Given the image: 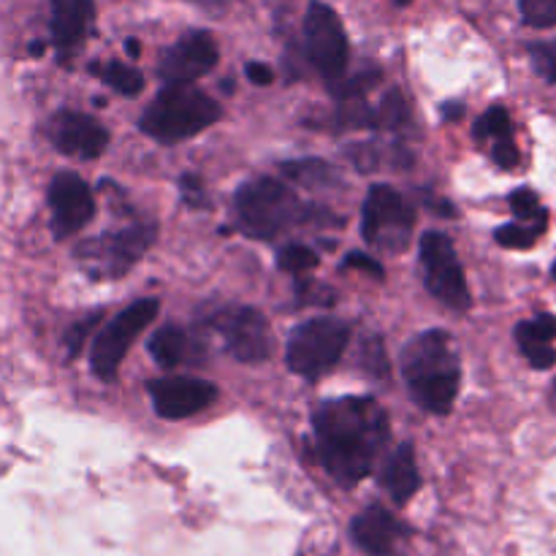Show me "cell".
Masks as SVG:
<instances>
[{
	"mask_svg": "<svg viewBox=\"0 0 556 556\" xmlns=\"http://www.w3.org/2000/svg\"><path fill=\"white\" fill-rule=\"evenodd\" d=\"M152 239H155V226H147V223H134V226H125L119 231H109L103 237L92 239V242L81 244L79 258L85 261L87 269L92 275L103 277H117L123 271H128L136 261L144 255V250L150 248Z\"/></svg>",
	"mask_w": 556,
	"mask_h": 556,
	"instance_id": "cell-9",
	"label": "cell"
},
{
	"mask_svg": "<svg viewBox=\"0 0 556 556\" xmlns=\"http://www.w3.org/2000/svg\"><path fill=\"white\" fill-rule=\"evenodd\" d=\"M286 177L296 179V182L307 185V188H318V185L334 182V168L324 161H291L282 163Z\"/></svg>",
	"mask_w": 556,
	"mask_h": 556,
	"instance_id": "cell-21",
	"label": "cell"
},
{
	"mask_svg": "<svg viewBox=\"0 0 556 556\" xmlns=\"http://www.w3.org/2000/svg\"><path fill=\"white\" fill-rule=\"evenodd\" d=\"M514 128H510V114L503 106H492L481 119L476 123V139H510Z\"/></svg>",
	"mask_w": 556,
	"mask_h": 556,
	"instance_id": "cell-23",
	"label": "cell"
},
{
	"mask_svg": "<svg viewBox=\"0 0 556 556\" xmlns=\"http://www.w3.org/2000/svg\"><path fill=\"white\" fill-rule=\"evenodd\" d=\"M383 486L396 505L410 503L413 494L421 486V476H418L413 445H400V448L389 456V462H386L383 467Z\"/></svg>",
	"mask_w": 556,
	"mask_h": 556,
	"instance_id": "cell-19",
	"label": "cell"
},
{
	"mask_svg": "<svg viewBox=\"0 0 556 556\" xmlns=\"http://www.w3.org/2000/svg\"><path fill=\"white\" fill-rule=\"evenodd\" d=\"M538 237H541V233H538L535 226H530V223H525V226H521V223H510V226H503L497 231V242L510 250L532 248V244L538 242Z\"/></svg>",
	"mask_w": 556,
	"mask_h": 556,
	"instance_id": "cell-28",
	"label": "cell"
},
{
	"mask_svg": "<svg viewBox=\"0 0 556 556\" xmlns=\"http://www.w3.org/2000/svg\"><path fill=\"white\" fill-rule=\"evenodd\" d=\"M244 74H248V79L253 81V85H261V87H269L271 81H275V71H271L266 63H248Z\"/></svg>",
	"mask_w": 556,
	"mask_h": 556,
	"instance_id": "cell-36",
	"label": "cell"
},
{
	"mask_svg": "<svg viewBox=\"0 0 556 556\" xmlns=\"http://www.w3.org/2000/svg\"><path fill=\"white\" fill-rule=\"evenodd\" d=\"M351 342V326L337 318H313L293 329L288 340V367L302 378L318 380L340 362Z\"/></svg>",
	"mask_w": 556,
	"mask_h": 556,
	"instance_id": "cell-5",
	"label": "cell"
},
{
	"mask_svg": "<svg viewBox=\"0 0 556 556\" xmlns=\"http://www.w3.org/2000/svg\"><path fill=\"white\" fill-rule=\"evenodd\" d=\"M157 309L161 304L155 299H139V302L130 304L128 309L117 315L101 334L96 337L92 342V353H90V364L92 372L98 375L101 380H112L117 375L119 364H123L125 353L130 351L136 337L147 329V326L155 320Z\"/></svg>",
	"mask_w": 556,
	"mask_h": 556,
	"instance_id": "cell-7",
	"label": "cell"
},
{
	"mask_svg": "<svg viewBox=\"0 0 556 556\" xmlns=\"http://www.w3.org/2000/svg\"><path fill=\"white\" fill-rule=\"evenodd\" d=\"M313 424L320 462L342 486L364 481L389 440V416L369 396L324 402L315 410Z\"/></svg>",
	"mask_w": 556,
	"mask_h": 556,
	"instance_id": "cell-1",
	"label": "cell"
},
{
	"mask_svg": "<svg viewBox=\"0 0 556 556\" xmlns=\"http://www.w3.org/2000/svg\"><path fill=\"white\" fill-rule=\"evenodd\" d=\"M494 161L503 168H514L519 163V150L514 144V136L510 139H497L494 141Z\"/></svg>",
	"mask_w": 556,
	"mask_h": 556,
	"instance_id": "cell-35",
	"label": "cell"
},
{
	"mask_svg": "<svg viewBox=\"0 0 556 556\" xmlns=\"http://www.w3.org/2000/svg\"><path fill=\"white\" fill-rule=\"evenodd\" d=\"M90 22L92 0H52V41L60 52L79 47Z\"/></svg>",
	"mask_w": 556,
	"mask_h": 556,
	"instance_id": "cell-17",
	"label": "cell"
},
{
	"mask_svg": "<svg viewBox=\"0 0 556 556\" xmlns=\"http://www.w3.org/2000/svg\"><path fill=\"white\" fill-rule=\"evenodd\" d=\"M421 266L427 291L451 309L470 307V288H467L465 269H462L451 239L440 231L424 233L421 239Z\"/></svg>",
	"mask_w": 556,
	"mask_h": 556,
	"instance_id": "cell-8",
	"label": "cell"
},
{
	"mask_svg": "<svg viewBox=\"0 0 556 556\" xmlns=\"http://www.w3.org/2000/svg\"><path fill=\"white\" fill-rule=\"evenodd\" d=\"M416 215L407 201L389 185H372L364 201L362 233L372 248L402 253L410 242Z\"/></svg>",
	"mask_w": 556,
	"mask_h": 556,
	"instance_id": "cell-6",
	"label": "cell"
},
{
	"mask_svg": "<svg viewBox=\"0 0 556 556\" xmlns=\"http://www.w3.org/2000/svg\"><path fill=\"white\" fill-rule=\"evenodd\" d=\"M556 337V318L554 315H538L535 320H525L516 326V342H519L521 353L530 358L535 369L554 367L556 353L552 340Z\"/></svg>",
	"mask_w": 556,
	"mask_h": 556,
	"instance_id": "cell-18",
	"label": "cell"
},
{
	"mask_svg": "<svg viewBox=\"0 0 556 556\" xmlns=\"http://www.w3.org/2000/svg\"><path fill=\"white\" fill-rule=\"evenodd\" d=\"M125 49H128V58H139V52H141V43L136 41V38H128V41H125Z\"/></svg>",
	"mask_w": 556,
	"mask_h": 556,
	"instance_id": "cell-38",
	"label": "cell"
},
{
	"mask_svg": "<svg viewBox=\"0 0 556 556\" xmlns=\"http://www.w3.org/2000/svg\"><path fill=\"white\" fill-rule=\"evenodd\" d=\"M364 367L372 375H386L389 372V358L383 356V348H380L378 340H372L364 351Z\"/></svg>",
	"mask_w": 556,
	"mask_h": 556,
	"instance_id": "cell-34",
	"label": "cell"
},
{
	"mask_svg": "<svg viewBox=\"0 0 556 556\" xmlns=\"http://www.w3.org/2000/svg\"><path fill=\"white\" fill-rule=\"evenodd\" d=\"M402 372L413 400L429 413L445 416L459 394V358L445 331H424L402 353Z\"/></svg>",
	"mask_w": 556,
	"mask_h": 556,
	"instance_id": "cell-2",
	"label": "cell"
},
{
	"mask_svg": "<svg viewBox=\"0 0 556 556\" xmlns=\"http://www.w3.org/2000/svg\"><path fill=\"white\" fill-rule=\"evenodd\" d=\"M351 535L356 546L369 556H391L407 538V527L383 505H369L353 519Z\"/></svg>",
	"mask_w": 556,
	"mask_h": 556,
	"instance_id": "cell-16",
	"label": "cell"
},
{
	"mask_svg": "<svg viewBox=\"0 0 556 556\" xmlns=\"http://www.w3.org/2000/svg\"><path fill=\"white\" fill-rule=\"evenodd\" d=\"M304 41H307V54L320 76L337 81L345 74L348 36L334 9H329L326 3H309L307 16H304Z\"/></svg>",
	"mask_w": 556,
	"mask_h": 556,
	"instance_id": "cell-10",
	"label": "cell"
},
{
	"mask_svg": "<svg viewBox=\"0 0 556 556\" xmlns=\"http://www.w3.org/2000/svg\"><path fill=\"white\" fill-rule=\"evenodd\" d=\"M413 0H396V5H410Z\"/></svg>",
	"mask_w": 556,
	"mask_h": 556,
	"instance_id": "cell-40",
	"label": "cell"
},
{
	"mask_svg": "<svg viewBox=\"0 0 556 556\" xmlns=\"http://www.w3.org/2000/svg\"><path fill=\"white\" fill-rule=\"evenodd\" d=\"M554 277H556V264H554Z\"/></svg>",
	"mask_w": 556,
	"mask_h": 556,
	"instance_id": "cell-42",
	"label": "cell"
},
{
	"mask_svg": "<svg viewBox=\"0 0 556 556\" xmlns=\"http://www.w3.org/2000/svg\"><path fill=\"white\" fill-rule=\"evenodd\" d=\"M179 188H182V199L188 201L190 206H195V210H204V206H210V199H206L204 185H201L199 177H193V174H185V177L179 179Z\"/></svg>",
	"mask_w": 556,
	"mask_h": 556,
	"instance_id": "cell-32",
	"label": "cell"
},
{
	"mask_svg": "<svg viewBox=\"0 0 556 556\" xmlns=\"http://www.w3.org/2000/svg\"><path fill=\"white\" fill-rule=\"evenodd\" d=\"M103 81H106L109 87H114V90L119 92V96H139L141 90H144V76H141V71H136L134 65H125V63H109L106 68H103Z\"/></svg>",
	"mask_w": 556,
	"mask_h": 556,
	"instance_id": "cell-22",
	"label": "cell"
},
{
	"mask_svg": "<svg viewBox=\"0 0 556 556\" xmlns=\"http://www.w3.org/2000/svg\"><path fill=\"white\" fill-rule=\"evenodd\" d=\"M554 402H556V380H554Z\"/></svg>",
	"mask_w": 556,
	"mask_h": 556,
	"instance_id": "cell-41",
	"label": "cell"
},
{
	"mask_svg": "<svg viewBox=\"0 0 556 556\" xmlns=\"http://www.w3.org/2000/svg\"><path fill=\"white\" fill-rule=\"evenodd\" d=\"M237 212L244 231L258 239H271L315 217V210L304 206L291 188L271 177H258L242 185L237 193Z\"/></svg>",
	"mask_w": 556,
	"mask_h": 556,
	"instance_id": "cell-4",
	"label": "cell"
},
{
	"mask_svg": "<svg viewBox=\"0 0 556 556\" xmlns=\"http://www.w3.org/2000/svg\"><path fill=\"white\" fill-rule=\"evenodd\" d=\"M152 407L166 421H182L217 400V386L199 378H157L147 386Z\"/></svg>",
	"mask_w": 556,
	"mask_h": 556,
	"instance_id": "cell-14",
	"label": "cell"
},
{
	"mask_svg": "<svg viewBox=\"0 0 556 556\" xmlns=\"http://www.w3.org/2000/svg\"><path fill=\"white\" fill-rule=\"evenodd\" d=\"M340 103V123L345 128H378L375 109H369L364 98H348V101Z\"/></svg>",
	"mask_w": 556,
	"mask_h": 556,
	"instance_id": "cell-25",
	"label": "cell"
},
{
	"mask_svg": "<svg viewBox=\"0 0 556 556\" xmlns=\"http://www.w3.org/2000/svg\"><path fill=\"white\" fill-rule=\"evenodd\" d=\"M185 353H188V334L182 329H177V326H163V329H157L150 337V356L161 367H177L185 358Z\"/></svg>",
	"mask_w": 556,
	"mask_h": 556,
	"instance_id": "cell-20",
	"label": "cell"
},
{
	"mask_svg": "<svg viewBox=\"0 0 556 556\" xmlns=\"http://www.w3.org/2000/svg\"><path fill=\"white\" fill-rule=\"evenodd\" d=\"M530 54L538 74H541L546 81H556V41L535 43V47L530 49Z\"/></svg>",
	"mask_w": 556,
	"mask_h": 556,
	"instance_id": "cell-31",
	"label": "cell"
},
{
	"mask_svg": "<svg viewBox=\"0 0 556 556\" xmlns=\"http://www.w3.org/2000/svg\"><path fill=\"white\" fill-rule=\"evenodd\" d=\"M375 119H378V128H400L407 119V103L402 98L400 90H391L389 96L383 98L380 109H375Z\"/></svg>",
	"mask_w": 556,
	"mask_h": 556,
	"instance_id": "cell-27",
	"label": "cell"
},
{
	"mask_svg": "<svg viewBox=\"0 0 556 556\" xmlns=\"http://www.w3.org/2000/svg\"><path fill=\"white\" fill-rule=\"evenodd\" d=\"M49 136L63 155L76 161H96L109 144V130L96 117L79 112L58 114L49 125Z\"/></svg>",
	"mask_w": 556,
	"mask_h": 556,
	"instance_id": "cell-15",
	"label": "cell"
},
{
	"mask_svg": "<svg viewBox=\"0 0 556 556\" xmlns=\"http://www.w3.org/2000/svg\"><path fill=\"white\" fill-rule=\"evenodd\" d=\"M217 65V41L206 30H190L163 54L157 74L166 85H190Z\"/></svg>",
	"mask_w": 556,
	"mask_h": 556,
	"instance_id": "cell-12",
	"label": "cell"
},
{
	"mask_svg": "<svg viewBox=\"0 0 556 556\" xmlns=\"http://www.w3.org/2000/svg\"><path fill=\"white\" fill-rule=\"evenodd\" d=\"M212 329L237 362L258 364L269 356L271 334L264 315L253 307H226L212 315Z\"/></svg>",
	"mask_w": 556,
	"mask_h": 556,
	"instance_id": "cell-11",
	"label": "cell"
},
{
	"mask_svg": "<svg viewBox=\"0 0 556 556\" xmlns=\"http://www.w3.org/2000/svg\"><path fill=\"white\" fill-rule=\"evenodd\" d=\"M342 269H362V271H369V275L375 277V280H383L386 277V269L378 264L375 258H369V255L364 253H348L345 261H342Z\"/></svg>",
	"mask_w": 556,
	"mask_h": 556,
	"instance_id": "cell-33",
	"label": "cell"
},
{
	"mask_svg": "<svg viewBox=\"0 0 556 556\" xmlns=\"http://www.w3.org/2000/svg\"><path fill=\"white\" fill-rule=\"evenodd\" d=\"M462 114H465V109H462L459 103H454V106H443V117L445 119H459Z\"/></svg>",
	"mask_w": 556,
	"mask_h": 556,
	"instance_id": "cell-37",
	"label": "cell"
},
{
	"mask_svg": "<svg viewBox=\"0 0 556 556\" xmlns=\"http://www.w3.org/2000/svg\"><path fill=\"white\" fill-rule=\"evenodd\" d=\"M318 255L313 253L304 244H288L280 250V269L291 271V275H304V271H313L318 266Z\"/></svg>",
	"mask_w": 556,
	"mask_h": 556,
	"instance_id": "cell-26",
	"label": "cell"
},
{
	"mask_svg": "<svg viewBox=\"0 0 556 556\" xmlns=\"http://www.w3.org/2000/svg\"><path fill=\"white\" fill-rule=\"evenodd\" d=\"M380 81V71H358L351 79H337L331 81V92H334L340 101H348V98H364L375 85Z\"/></svg>",
	"mask_w": 556,
	"mask_h": 556,
	"instance_id": "cell-24",
	"label": "cell"
},
{
	"mask_svg": "<svg viewBox=\"0 0 556 556\" xmlns=\"http://www.w3.org/2000/svg\"><path fill=\"white\" fill-rule=\"evenodd\" d=\"M220 119V103L193 85H166L161 96L147 106L141 130L161 144L193 139Z\"/></svg>",
	"mask_w": 556,
	"mask_h": 556,
	"instance_id": "cell-3",
	"label": "cell"
},
{
	"mask_svg": "<svg viewBox=\"0 0 556 556\" xmlns=\"http://www.w3.org/2000/svg\"><path fill=\"white\" fill-rule=\"evenodd\" d=\"M30 54H33V58H38V54H43V43H41V41L30 43Z\"/></svg>",
	"mask_w": 556,
	"mask_h": 556,
	"instance_id": "cell-39",
	"label": "cell"
},
{
	"mask_svg": "<svg viewBox=\"0 0 556 556\" xmlns=\"http://www.w3.org/2000/svg\"><path fill=\"white\" fill-rule=\"evenodd\" d=\"M521 16L530 27H554L556 0H521Z\"/></svg>",
	"mask_w": 556,
	"mask_h": 556,
	"instance_id": "cell-29",
	"label": "cell"
},
{
	"mask_svg": "<svg viewBox=\"0 0 556 556\" xmlns=\"http://www.w3.org/2000/svg\"><path fill=\"white\" fill-rule=\"evenodd\" d=\"M49 206H52V231L58 239L79 233L96 215V201L87 182L76 174L63 172L49 185Z\"/></svg>",
	"mask_w": 556,
	"mask_h": 556,
	"instance_id": "cell-13",
	"label": "cell"
},
{
	"mask_svg": "<svg viewBox=\"0 0 556 556\" xmlns=\"http://www.w3.org/2000/svg\"><path fill=\"white\" fill-rule=\"evenodd\" d=\"M101 318H103V315L96 313V315H90V318H85V320H79V324H74L68 331H65V348H68V356L71 358L79 356L81 348H85V342H87V337H90V331L96 329L98 320H101Z\"/></svg>",
	"mask_w": 556,
	"mask_h": 556,
	"instance_id": "cell-30",
	"label": "cell"
}]
</instances>
